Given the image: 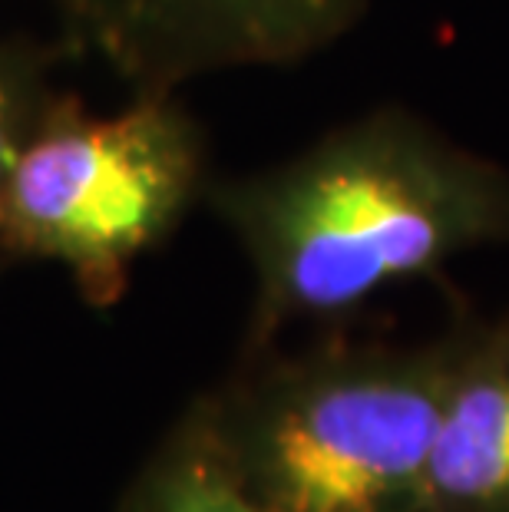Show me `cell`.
<instances>
[{"instance_id":"obj_2","label":"cell","mask_w":509,"mask_h":512,"mask_svg":"<svg viewBox=\"0 0 509 512\" xmlns=\"http://www.w3.org/2000/svg\"><path fill=\"white\" fill-rule=\"evenodd\" d=\"M453 331L420 344H321L209 403L265 512H424Z\"/></svg>"},{"instance_id":"obj_7","label":"cell","mask_w":509,"mask_h":512,"mask_svg":"<svg viewBox=\"0 0 509 512\" xmlns=\"http://www.w3.org/2000/svg\"><path fill=\"white\" fill-rule=\"evenodd\" d=\"M67 60L60 43H43L34 37H0V199L14 166L20 143L40 110L60 90L57 67ZM4 261V255H0Z\"/></svg>"},{"instance_id":"obj_5","label":"cell","mask_w":509,"mask_h":512,"mask_svg":"<svg viewBox=\"0 0 509 512\" xmlns=\"http://www.w3.org/2000/svg\"><path fill=\"white\" fill-rule=\"evenodd\" d=\"M424 512H509V314L457 318Z\"/></svg>"},{"instance_id":"obj_6","label":"cell","mask_w":509,"mask_h":512,"mask_svg":"<svg viewBox=\"0 0 509 512\" xmlns=\"http://www.w3.org/2000/svg\"><path fill=\"white\" fill-rule=\"evenodd\" d=\"M159 512H265L242 486L205 407L186 423L172 463L162 476Z\"/></svg>"},{"instance_id":"obj_4","label":"cell","mask_w":509,"mask_h":512,"mask_svg":"<svg viewBox=\"0 0 509 512\" xmlns=\"http://www.w3.org/2000/svg\"><path fill=\"white\" fill-rule=\"evenodd\" d=\"M67 60H96L129 93L232 70H285L331 50L371 0H47Z\"/></svg>"},{"instance_id":"obj_1","label":"cell","mask_w":509,"mask_h":512,"mask_svg":"<svg viewBox=\"0 0 509 512\" xmlns=\"http://www.w3.org/2000/svg\"><path fill=\"white\" fill-rule=\"evenodd\" d=\"M205 209L255 275V347L374 294L509 248V169L407 106H374L295 156L212 179Z\"/></svg>"},{"instance_id":"obj_3","label":"cell","mask_w":509,"mask_h":512,"mask_svg":"<svg viewBox=\"0 0 509 512\" xmlns=\"http://www.w3.org/2000/svg\"><path fill=\"white\" fill-rule=\"evenodd\" d=\"M209 136L182 93H129L93 113L60 90L20 143L0 199L4 261H50L86 301L113 304L212 185Z\"/></svg>"}]
</instances>
